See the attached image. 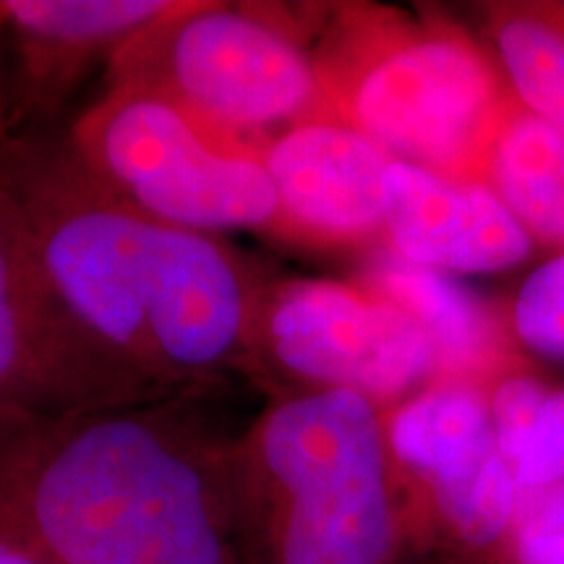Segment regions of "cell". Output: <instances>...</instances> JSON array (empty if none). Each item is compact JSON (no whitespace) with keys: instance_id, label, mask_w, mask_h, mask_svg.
I'll list each match as a JSON object with an SVG mask.
<instances>
[{"instance_id":"cell-1","label":"cell","mask_w":564,"mask_h":564,"mask_svg":"<svg viewBox=\"0 0 564 564\" xmlns=\"http://www.w3.org/2000/svg\"><path fill=\"white\" fill-rule=\"evenodd\" d=\"M0 533L61 564H257L241 497L129 415L0 457Z\"/></svg>"},{"instance_id":"cell-2","label":"cell","mask_w":564,"mask_h":564,"mask_svg":"<svg viewBox=\"0 0 564 564\" xmlns=\"http://www.w3.org/2000/svg\"><path fill=\"white\" fill-rule=\"evenodd\" d=\"M26 236L55 299L100 340L131 356L202 371L241 343L243 280L202 232L91 207L55 215L40 230L26 228Z\"/></svg>"},{"instance_id":"cell-3","label":"cell","mask_w":564,"mask_h":564,"mask_svg":"<svg viewBox=\"0 0 564 564\" xmlns=\"http://www.w3.org/2000/svg\"><path fill=\"white\" fill-rule=\"evenodd\" d=\"M238 494L257 564H390L387 436L371 400L316 390L267 415Z\"/></svg>"},{"instance_id":"cell-4","label":"cell","mask_w":564,"mask_h":564,"mask_svg":"<svg viewBox=\"0 0 564 564\" xmlns=\"http://www.w3.org/2000/svg\"><path fill=\"white\" fill-rule=\"evenodd\" d=\"M91 152L152 220L181 230L257 228L280 212L264 162L212 147L188 112L137 95L100 116Z\"/></svg>"},{"instance_id":"cell-5","label":"cell","mask_w":564,"mask_h":564,"mask_svg":"<svg viewBox=\"0 0 564 564\" xmlns=\"http://www.w3.org/2000/svg\"><path fill=\"white\" fill-rule=\"evenodd\" d=\"M497 84L455 40H421L387 53L352 91L356 129L392 160L449 175L489 152L497 137Z\"/></svg>"},{"instance_id":"cell-6","label":"cell","mask_w":564,"mask_h":564,"mask_svg":"<svg viewBox=\"0 0 564 564\" xmlns=\"http://www.w3.org/2000/svg\"><path fill=\"white\" fill-rule=\"evenodd\" d=\"M274 358L295 377L392 398L440 366L429 335L382 295L371 299L337 282H299L274 301L267 322Z\"/></svg>"},{"instance_id":"cell-7","label":"cell","mask_w":564,"mask_h":564,"mask_svg":"<svg viewBox=\"0 0 564 564\" xmlns=\"http://www.w3.org/2000/svg\"><path fill=\"white\" fill-rule=\"evenodd\" d=\"M387 444L463 541L486 546L510 531L518 489L499 449L491 405L474 387L444 384L419 394L392 419Z\"/></svg>"},{"instance_id":"cell-8","label":"cell","mask_w":564,"mask_h":564,"mask_svg":"<svg viewBox=\"0 0 564 564\" xmlns=\"http://www.w3.org/2000/svg\"><path fill=\"white\" fill-rule=\"evenodd\" d=\"M167 76L188 110L228 129L282 123L314 97V70L299 47L236 11L181 19L167 40Z\"/></svg>"},{"instance_id":"cell-9","label":"cell","mask_w":564,"mask_h":564,"mask_svg":"<svg viewBox=\"0 0 564 564\" xmlns=\"http://www.w3.org/2000/svg\"><path fill=\"white\" fill-rule=\"evenodd\" d=\"M384 228L400 259L447 274L507 270L531 249L489 186L400 160L387 175Z\"/></svg>"},{"instance_id":"cell-10","label":"cell","mask_w":564,"mask_h":564,"mask_svg":"<svg viewBox=\"0 0 564 564\" xmlns=\"http://www.w3.org/2000/svg\"><path fill=\"white\" fill-rule=\"evenodd\" d=\"M392 162L358 129L303 123L274 141L264 167L291 220L322 236H361L384 225Z\"/></svg>"},{"instance_id":"cell-11","label":"cell","mask_w":564,"mask_h":564,"mask_svg":"<svg viewBox=\"0 0 564 564\" xmlns=\"http://www.w3.org/2000/svg\"><path fill=\"white\" fill-rule=\"evenodd\" d=\"M489 178L528 236L564 243V126L512 118L491 141Z\"/></svg>"},{"instance_id":"cell-12","label":"cell","mask_w":564,"mask_h":564,"mask_svg":"<svg viewBox=\"0 0 564 564\" xmlns=\"http://www.w3.org/2000/svg\"><path fill=\"white\" fill-rule=\"evenodd\" d=\"M371 288L419 322L442 366L478 369L491 356L489 316L453 274L390 257L373 267Z\"/></svg>"},{"instance_id":"cell-13","label":"cell","mask_w":564,"mask_h":564,"mask_svg":"<svg viewBox=\"0 0 564 564\" xmlns=\"http://www.w3.org/2000/svg\"><path fill=\"white\" fill-rule=\"evenodd\" d=\"M499 449L518 489V510L564 489V392L512 379L491 403Z\"/></svg>"},{"instance_id":"cell-14","label":"cell","mask_w":564,"mask_h":564,"mask_svg":"<svg viewBox=\"0 0 564 564\" xmlns=\"http://www.w3.org/2000/svg\"><path fill=\"white\" fill-rule=\"evenodd\" d=\"M34 264L19 207L0 194V400L24 384L34 361Z\"/></svg>"},{"instance_id":"cell-15","label":"cell","mask_w":564,"mask_h":564,"mask_svg":"<svg viewBox=\"0 0 564 564\" xmlns=\"http://www.w3.org/2000/svg\"><path fill=\"white\" fill-rule=\"evenodd\" d=\"M167 9L162 0H13L3 17L40 40L95 42L152 24Z\"/></svg>"},{"instance_id":"cell-16","label":"cell","mask_w":564,"mask_h":564,"mask_svg":"<svg viewBox=\"0 0 564 564\" xmlns=\"http://www.w3.org/2000/svg\"><path fill=\"white\" fill-rule=\"evenodd\" d=\"M499 51L533 116L564 126V32L541 19L518 17L499 30Z\"/></svg>"},{"instance_id":"cell-17","label":"cell","mask_w":564,"mask_h":564,"mask_svg":"<svg viewBox=\"0 0 564 564\" xmlns=\"http://www.w3.org/2000/svg\"><path fill=\"white\" fill-rule=\"evenodd\" d=\"M514 327L528 348L564 358V257L525 280L514 303Z\"/></svg>"},{"instance_id":"cell-18","label":"cell","mask_w":564,"mask_h":564,"mask_svg":"<svg viewBox=\"0 0 564 564\" xmlns=\"http://www.w3.org/2000/svg\"><path fill=\"white\" fill-rule=\"evenodd\" d=\"M512 541L520 564H564V489L520 507Z\"/></svg>"},{"instance_id":"cell-19","label":"cell","mask_w":564,"mask_h":564,"mask_svg":"<svg viewBox=\"0 0 564 564\" xmlns=\"http://www.w3.org/2000/svg\"><path fill=\"white\" fill-rule=\"evenodd\" d=\"M0 564H61V562L51 560V556L37 552V549L21 544V541L11 539V535L0 533Z\"/></svg>"}]
</instances>
